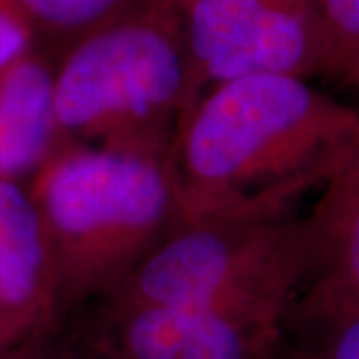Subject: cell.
Returning <instances> with one entry per match:
<instances>
[{
  "label": "cell",
  "instance_id": "1",
  "mask_svg": "<svg viewBox=\"0 0 359 359\" xmlns=\"http://www.w3.org/2000/svg\"><path fill=\"white\" fill-rule=\"evenodd\" d=\"M358 132V108L304 78L245 76L208 90L170 156L184 219L295 216Z\"/></svg>",
  "mask_w": 359,
  "mask_h": 359
},
{
  "label": "cell",
  "instance_id": "2",
  "mask_svg": "<svg viewBox=\"0 0 359 359\" xmlns=\"http://www.w3.org/2000/svg\"><path fill=\"white\" fill-rule=\"evenodd\" d=\"M60 316L108 295L184 222L170 164L60 142L26 180Z\"/></svg>",
  "mask_w": 359,
  "mask_h": 359
},
{
  "label": "cell",
  "instance_id": "3",
  "mask_svg": "<svg viewBox=\"0 0 359 359\" xmlns=\"http://www.w3.org/2000/svg\"><path fill=\"white\" fill-rule=\"evenodd\" d=\"M194 102L184 20L172 0H136L54 62L62 138L106 152L170 164Z\"/></svg>",
  "mask_w": 359,
  "mask_h": 359
},
{
  "label": "cell",
  "instance_id": "4",
  "mask_svg": "<svg viewBox=\"0 0 359 359\" xmlns=\"http://www.w3.org/2000/svg\"><path fill=\"white\" fill-rule=\"evenodd\" d=\"M178 8L196 102L238 78H321L316 0H186Z\"/></svg>",
  "mask_w": 359,
  "mask_h": 359
},
{
  "label": "cell",
  "instance_id": "5",
  "mask_svg": "<svg viewBox=\"0 0 359 359\" xmlns=\"http://www.w3.org/2000/svg\"><path fill=\"white\" fill-rule=\"evenodd\" d=\"M0 323L16 341L62 323L48 245L25 182H0Z\"/></svg>",
  "mask_w": 359,
  "mask_h": 359
},
{
  "label": "cell",
  "instance_id": "6",
  "mask_svg": "<svg viewBox=\"0 0 359 359\" xmlns=\"http://www.w3.org/2000/svg\"><path fill=\"white\" fill-rule=\"evenodd\" d=\"M65 140L54 114V60L32 48L0 68V182H25Z\"/></svg>",
  "mask_w": 359,
  "mask_h": 359
},
{
  "label": "cell",
  "instance_id": "7",
  "mask_svg": "<svg viewBox=\"0 0 359 359\" xmlns=\"http://www.w3.org/2000/svg\"><path fill=\"white\" fill-rule=\"evenodd\" d=\"M302 226L304 283H323L359 299V132L321 184Z\"/></svg>",
  "mask_w": 359,
  "mask_h": 359
},
{
  "label": "cell",
  "instance_id": "8",
  "mask_svg": "<svg viewBox=\"0 0 359 359\" xmlns=\"http://www.w3.org/2000/svg\"><path fill=\"white\" fill-rule=\"evenodd\" d=\"M271 359H359V299L323 283H302Z\"/></svg>",
  "mask_w": 359,
  "mask_h": 359
},
{
  "label": "cell",
  "instance_id": "9",
  "mask_svg": "<svg viewBox=\"0 0 359 359\" xmlns=\"http://www.w3.org/2000/svg\"><path fill=\"white\" fill-rule=\"evenodd\" d=\"M136 0H16L36 40L52 60Z\"/></svg>",
  "mask_w": 359,
  "mask_h": 359
},
{
  "label": "cell",
  "instance_id": "10",
  "mask_svg": "<svg viewBox=\"0 0 359 359\" xmlns=\"http://www.w3.org/2000/svg\"><path fill=\"white\" fill-rule=\"evenodd\" d=\"M321 78L359 92V0H316Z\"/></svg>",
  "mask_w": 359,
  "mask_h": 359
},
{
  "label": "cell",
  "instance_id": "11",
  "mask_svg": "<svg viewBox=\"0 0 359 359\" xmlns=\"http://www.w3.org/2000/svg\"><path fill=\"white\" fill-rule=\"evenodd\" d=\"M0 359H94L74 335L62 337V323L11 346Z\"/></svg>",
  "mask_w": 359,
  "mask_h": 359
},
{
  "label": "cell",
  "instance_id": "12",
  "mask_svg": "<svg viewBox=\"0 0 359 359\" xmlns=\"http://www.w3.org/2000/svg\"><path fill=\"white\" fill-rule=\"evenodd\" d=\"M36 48V40L16 0H0V68Z\"/></svg>",
  "mask_w": 359,
  "mask_h": 359
},
{
  "label": "cell",
  "instance_id": "13",
  "mask_svg": "<svg viewBox=\"0 0 359 359\" xmlns=\"http://www.w3.org/2000/svg\"><path fill=\"white\" fill-rule=\"evenodd\" d=\"M14 344H18V341H16V339L13 337V334H11V332L0 323V355H2L8 347L14 346Z\"/></svg>",
  "mask_w": 359,
  "mask_h": 359
},
{
  "label": "cell",
  "instance_id": "14",
  "mask_svg": "<svg viewBox=\"0 0 359 359\" xmlns=\"http://www.w3.org/2000/svg\"><path fill=\"white\" fill-rule=\"evenodd\" d=\"M172 2H174V4H176V6H180V4H184V2H186V0H172Z\"/></svg>",
  "mask_w": 359,
  "mask_h": 359
}]
</instances>
